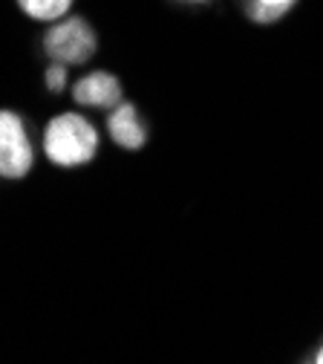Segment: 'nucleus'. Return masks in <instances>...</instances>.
I'll return each mask as SVG.
<instances>
[{
	"label": "nucleus",
	"mask_w": 323,
	"mask_h": 364,
	"mask_svg": "<svg viewBox=\"0 0 323 364\" xmlns=\"http://www.w3.org/2000/svg\"><path fill=\"white\" fill-rule=\"evenodd\" d=\"M102 148V133L89 116L78 110H61L43 124L40 151L53 168L72 171L92 165Z\"/></svg>",
	"instance_id": "1"
},
{
	"label": "nucleus",
	"mask_w": 323,
	"mask_h": 364,
	"mask_svg": "<svg viewBox=\"0 0 323 364\" xmlns=\"http://www.w3.org/2000/svg\"><path fill=\"white\" fill-rule=\"evenodd\" d=\"M38 148L23 113L0 107V179L21 182L35 171Z\"/></svg>",
	"instance_id": "2"
},
{
	"label": "nucleus",
	"mask_w": 323,
	"mask_h": 364,
	"mask_svg": "<svg viewBox=\"0 0 323 364\" xmlns=\"http://www.w3.org/2000/svg\"><path fill=\"white\" fill-rule=\"evenodd\" d=\"M99 50V38L84 18L67 15L43 32V53L64 67H81Z\"/></svg>",
	"instance_id": "3"
},
{
	"label": "nucleus",
	"mask_w": 323,
	"mask_h": 364,
	"mask_svg": "<svg viewBox=\"0 0 323 364\" xmlns=\"http://www.w3.org/2000/svg\"><path fill=\"white\" fill-rule=\"evenodd\" d=\"M70 96L78 107H89V110H113L124 102V90H121V81L107 73V70H89L84 73L72 90Z\"/></svg>",
	"instance_id": "4"
},
{
	"label": "nucleus",
	"mask_w": 323,
	"mask_h": 364,
	"mask_svg": "<svg viewBox=\"0 0 323 364\" xmlns=\"http://www.w3.org/2000/svg\"><path fill=\"white\" fill-rule=\"evenodd\" d=\"M107 133L121 151H142L148 145V124L136 105L121 102L119 107L107 110Z\"/></svg>",
	"instance_id": "5"
},
{
	"label": "nucleus",
	"mask_w": 323,
	"mask_h": 364,
	"mask_svg": "<svg viewBox=\"0 0 323 364\" xmlns=\"http://www.w3.org/2000/svg\"><path fill=\"white\" fill-rule=\"evenodd\" d=\"M18 9L32 18V21H40V23H55L61 18L70 15L75 0H15Z\"/></svg>",
	"instance_id": "6"
},
{
	"label": "nucleus",
	"mask_w": 323,
	"mask_h": 364,
	"mask_svg": "<svg viewBox=\"0 0 323 364\" xmlns=\"http://www.w3.org/2000/svg\"><path fill=\"white\" fill-rule=\"evenodd\" d=\"M297 0H246V15L254 23H274L295 9Z\"/></svg>",
	"instance_id": "7"
},
{
	"label": "nucleus",
	"mask_w": 323,
	"mask_h": 364,
	"mask_svg": "<svg viewBox=\"0 0 323 364\" xmlns=\"http://www.w3.org/2000/svg\"><path fill=\"white\" fill-rule=\"evenodd\" d=\"M43 87L50 90L53 96L64 93V90L70 87V67H64V64H55V61H50V67L43 70Z\"/></svg>",
	"instance_id": "8"
},
{
	"label": "nucleus",
	"mask_w": 323,
	"mask_h": 364,
	"mask_svg": "<svg viewBox=\"0 0 323 364\" xmlns=\"http://www.w3.org/2000/svg\"><path fill=\"white\" fill-rule=\"evenodd\" d=\"M312 364H323V344L314 350V355H312Z\"/></svg>",
	"instance_id": "9"
},
{
	"label": "nucleus",
	"mask_w": 323,
	"mask_h": 364,
	"mask_svg": "<svg viewBox=\"0 0 323 364\" xmlns=\"http://www.w3.org/2000/svg\"><path fill=\"white\" fill-rule=\"evenodd\" d=\"M182 4H211V0H182Z\"/></svg>",
	"instance_id": "10"
}]
</instances>
